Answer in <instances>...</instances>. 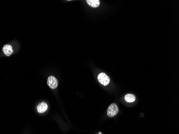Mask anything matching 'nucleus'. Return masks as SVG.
<instances>
[{
    "mask_svg": "<svg viewBox=\"0 0 179 134\" xmlns=\"http://www.w3.org/2000/svg\"><path fill=\"white\" fill-rule=\"evenodd\" d=\"M87 2L90 6L93 8H97L100 5L99 0H87Z\"/></svg>",
    "mask_w": 179,
    "mask_h": 134,
    "instance_id": "obj_6",
    "label": "nucleus"
},
{
    "mask_svg": "<svg viewBox=\"0 0 179 134\" xmlns=\"http://www.w3.org/2000/svg\"><path fill=\"white\" fill-rule=\"evenodd\" d=\"M124 99L128 103H133L136 100V97L132 94H127L124 97Z\"/></svg>",
    "mask_w": 179,
    "mask_h": 134,
    "instance_id": "obj_7",
    "label": "nucleus"
},
{
    "mask_svg": "<svg viewBox=\"0 0 179 134\" xmlns=\"http://www.w3.org/2000/svg\"><path fill=\"white\" fill-rule=\"evenodd\" d=\"M2 50H3V52L4 53V54L7 56H10L14 52L13 46L9 44L5 45L3 47Z\"/></svg>",
    "mask_w": 179,
    "mask_h": 134,
    "instance_id": "obj_4",
    "label": "nucleus"
},
{
    "mask_svg": "<svg viewBox=\"0 0 179 134\" xmlns=\"http://www.w3.org/2000/svg\"><path fill=\"white\" fill-rule=\"evenodd\" d=\"M98 79L99 80L100 83H101V84L103 85L104 86H107L109 84L110 82V79L109 77L104 72H101L98 75Z\"/></svg>",
    "mask_w": 179,
    "mask_h": 134,
    "instance_id": "obj_2",
    "label": "nucleus"
},
{
    "mask_svg": "<svg viewBox=\"0 0 179 134\" xmlns=\"http://www.w3.org/2000/svg\"><path fill=\"white\" fill-rule=\"evenodd\" d=\"M58 79L53 76H50L48 78L47 84L51 89H56L58 87Z\"/></svg>",
    "mask_w": 179,
    "mask_h": 134,
    "instance_id": "obj_3",
    "label": "nucleus"
},
{
    "mask_svg": "<svg viewBox=\"0 0 179 134\" xmlns=\"http://www.w3.org/2000/svg\"><path fill=\"white\" fill-rule=\"evenodd\" d=\"M119 112V108L116 104H112L107 109V116L112 118L115 116Z\"/></svg>",
    "mask_w": 179,
    "mask_h": 134,
    "instance_id": "obj_1",
    "label": "nucleus"
},
{
    "mask_svg": "<svg viewBox=\"0 0 179 134\" xmlns=\"http://www.w3.org/2000/svg\"><path fill=\"white\" fill-rule=\"evenodd\" d=\"M37 109L39 113H43L47 110L48 105L45 102H42L37 106Z\"/></svg>",
    "mask_w": 179,
    "mask_h": 134,
    "instance_id": "obj_5",
    "label": "nucleus"
}]
</instances>
